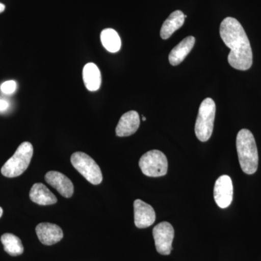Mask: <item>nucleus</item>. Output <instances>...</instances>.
<instances>
[{
    "mask_svg": "<svg viewBox=\"0 0 261 261\" xmlns=\"http://www.w3.org/2000/svg\"><path fill=\"white\" fill-rule=\"evenodd\" d=\"M3 208H2L1 207H0V218L2 217V216H3Z\"/></svg>",
    "mask_w": 261,
    "mask_h": 261,
    "instance_id": "4be33fe9",
    "label": "nucleus"
},
{
    "mask_svg": "<svg viewBox=\"0 0 261 261\" xmlns=\"http://www.w3.org/2000/svg\"><path fill=\"white\" fill-rule=\"evenodd\" d=\"M39 241L45 245H53L59 243L63 238L62 228L58 225L51 223H41L36 227Z\"/></svg>",
    "mask_w": 261,
    "mask_h": 261,
    "instance_id": "9d476101",
    "label": "nucleus"
},
{
    "mask_svg": "<svg viewBox=\"0 0 261 261\" xmlns=\"http://www.w3.org/2000/svg\"><path fill=\"white\" fill-rule=\"evenodd\" d=\"M139 166L145 176L160 177L167 173L168 160L161 151L153 149L141 157Z\"/></svg>",
    "mask_w": 261,
    "mask_h": 261,
    "instance_id": "423d86ee",
    "label": "nucleus"
},
{
    "mask_svg": "<svg viewBox=\"0 0 261 261\" xmlns=\"http://www.w3.org/2000/svg\"><path fill=\"white\" fill-rule=\"evenodd\" d=\"M9 107V103L5 99H0V111H5Z\"/></svg>",
    "mask_w": 261,
    "mask_h": 261,
    "instance_id": "aec40b11",
    "label": "nucleus"
},
{
    "mask_svg": "<svg viewBox=\"0 0 261 261\" xmlns=\"http://www.w3.org/2000/svg\"><path fill=\"white\" fill-rule=\"evenodd\" d=\"M142 120H143V121H146L145 117L142 116Z\"/></svg>",
    "mask_w": 261,
    "mask_h": 261,
    "instance_id": "5701e85b",
    "label": "nucleus"
},
{
    "mask_svg": "<svg viewBox=\"0 0 261 261\" xmlns=\"http://www.w3.org/2000/svg\"><path fill=\"white\" fill-rule=\"evenodd\" d=\"M216 103L211 98H206L201 103L196 121V137L201 142H207L211 138L214 130Z\"/></svg>",
    "mask_w": 261,
    "mask_h": 261,
    "instance_id": "20e7f679",
    "label": "nucleus"
},
{
    "mask_svg": "<svg viewBox=\"0 0 261 261\" xmlns=\"http://www.w3.org/2000/svg\"><path fill=\"white\" fill-rule=\"evenodd\" d=\"M185 15L180 10H176L168 16V18L165 20L161 29V37L163 39H167L176 32V30L181 28L185 23Z\"/></svg>",
    "mask_w": 261,
    "mask_h": 261,
    "instance_id": "dca6fc26",
    "label": "nucleus"
},
{
    "mask_svg": "<svg viewBox=\"0 0 261 261\" xmlns=\"http://www.w3.org/2000/svg\"><path fill=\"white\" fill-rule=\"evenodd\" d=\"M152 234L157 251L161 255H168L172 250L174 229L170 223L163 221L154 226Z\"/></svg>",
    "mask_w": 261,
    "mask_h": 261,
    "instance_id": "0eeeda50",
    "label": "nucleus"
},
{
    "mask_svg": "<svg viewBox=\"0 0 261 261\" xmlns=\"http://www.w3.org/2000/svg\"><path fill=\"white\" fill-rule=\"evenodd\" d=\"M70 162L86 179L94 185L102 181V174L97 163L88 154L82 152H74L70 158Z\"/></svg>",
    "mask_w": 261,
    "mask_h": 261,
    "instance_id": "39448f33",
    "label": "nucleus"
},
{
    "mask_svg": "<svg viewBox=\"0 0 261 261\" xmlns=\"http://www.w3.org/2000/svg\"><path fill=\"white\" fill-rule=\"evenodd\" d=\"M83 80L86 88L90 92H96L100 88L102 76L100 70L94 63H89L84 67Z\"/></svg>",
    "mask_w": 261,
    "mask_h": 261,
    "instance_id": "2eb2a0df",
    "label": "nucleus"
},
{
    "mask_svg": "<svg viewBox=\"0 0 261 261\" xmlns=\"http://www.w3.org/2000/svg\"><path fill=\"white\" fill-rule=\"evenodd\" d=\"M135 224L137 228L149 227L155 221L156 215L153 207L144 201L136 200L134 202Z\"/></svg>",
    "mask_w": 261,
    "mask_h": 261,
    "instance_id": "1a4fd4ad",
    "label": "nucleus"
},
{
    "mask_svg": "<svg viewBox=\"0 0 261 261\" xmlns=\"http://www.w3.org/2000/svg\"><path fill=\"white\" fill-rule=\"evenodd\" d=\"M45 181L66 198H69L73 195L74 187L73 183L63 173L58 171H49L46 173Z\"/></svg>",
    "mask_w": 261,
    "mask_h": 261,
    "instance_id": "9b49d317",
    "label": "nucleus"
},
{
    "mask_svg": "<svg viewBox=\"0 0 261 261\" xmlns=\"http://www.w3.org/2000/svg\"><path fill=\"white\" fill-rule=\"evenodd\" d=\"M103 47L110 53H117L121 49V39L118 32L113 29H104L100 34Z\"/></svg>",
    "mask_w": 261,
    "mask_h": 261,
    "instance_id": "f3484780",
    "label": "nucleus"
},
{
    "mask_svg": "<svg viewBox=\"0 0 261 261\" xmlns=\"http://www.w3.org/2000/svg\"><path fill=\"white\" fill-rule=\"evenodd\" d=\"M214 200L221 208H226L233 200V185L227 175L220 176L214 186Z\"/></svg>",
    "mask_w": 261,
    "mask_h": 261,
    "instance_id": "6e6552de",
    "label": "nucleus"
},
{
    "mask_svg": "<svg viewBox=\"0 0 261 261\" xmlns=\"http://www.w3.org/2000/svg\"><path fill=\"white\" fill-rule=\"evenodd\" d=\"M140 125V115L135 111H128L120 118L116 128L118 137H128L134 135Z\"/></svg>",
    "mask_w": 261,
    "mask_h": 261,
    "instance_id": "f8f14e48",
    "label": "nucleus"
},
{
    "mask_svg": "<svg viewBox=\"0 0 261 261\" xmlns=\"http://www.w3.org/2000/svg\"><path fill=\"white\" fill-rule=\"evenodd\" d=\"M1 242L5 251L10 255L18 256L23 254L24 248L21 240L13 233H6L2 235Z\"/></svg>",
    "mask_w": 261,
    "mask_h": 261,
    "instance_id": "a211bd4d",
    "label": "nucleus"
},
{
    "mask_svg": "<svg viewBox=\"0 0 261 261\" xmlns=\"http://www.w3.org/2000/svg\"><path fill=\"white\" fill-rule=\"evenodd\" d=\"M17 89V83L13 80L7 81L0 87L2 92L5 94L14 93Z\"/></svg>",
    "mask_w": 261,
    "mask_h": 261,
    "instance_id": "6ab92c4d",
    "label": "nucleus"
},
{
    "mask_svg": "<svg viewBox=\"0 0 261 261\" xmlns=\"http://www.w3.org/2000/svg\"><path fill=\"white\" fill-rule=\"evenodd\" d=\"M195 39L194 37L185 38L178 45L173 48L168 56L170 63L172 65H178L184 61V60L191 51L195 45Z\"/></svg>",
    "mask_w": 261,
    "mask_h": 261,
    "instance_id": "4468645a",
    "label": "nucleus"
},
{
    "mask_svg": "<svg viewBox=\"0 0 261 261\" xmlns=\"http://www.w3.org/2000/svg\"><path fill=\"white\" fill-rule=\"evenodd\" d=\"M220 36L230 49L228 62L233 68L247 70L252 65V51L250 41L243 25L237 19L227 17L220 25Z\"/></svg>",
    "mask_w": 261,
    "mask_h": 261,
    "instance_id": "f257e3e1",
    "label": "nucleus"
},
{
    "mask_svg": "<svg viewBox=\"0 0 261 261\" xmlns=\"http://www.w3.org/2000/svg\"><path fill=\"white\" fill-rule=\"evenodd\" d=\"M34 154V148L30 142L20 144L14 154L3 166L1 173L8 178H14L25 172L30 165Z\"/></svg>",
    "mask_w": 261,
    "mask_h": 261,
    "instance_id": "7ed1b4c3",
    "label": "nucleus"
},
{
    "mask_svg": "<svg viewBox=\"0 0 261 261\" xmlns=\"http://www.w3.org/2000/svg\"><path fill=\"white\" fill-rule=\"evenodd\" d=\"M29 197L34 203L49 205L58 202L56 196L42 183L34 184L29 192Z\"/></svg>",
    "mask_w": 261,
    "mask_h": 261,
    "instance_id": "ddd939ff",
    "label": "nucleus"
},
{
    "mask_svg": "<svg viewBox=\"0 0 261 261\" xmlns=\"http://www.w3.org/2000/svg\"><path fill=\"white\" fill-rule=\"evenodd\" d=\"M237 150L243 172L251 175L258 167V152L254 136L250 130H240L237 136Z\"/></svg>",
    "mask_w": 261,
    "mask_h": 261,
    "instance_id": "f03ea898",
    "label": "nucleus"
},
{
    "mask_svg": "<svg viewBox=\"0 0 261 261\" xmlns=\"http://www.w3.org/2000/svg\"><path fill=\"white\" fill-rule=\"evenodd\" d=\"M5 10V5L3 4V3H0V13L4 12Z\"/></svg>",
    "mask_w": 261,
    "mask_h": 261,
    "instance_id": "412c9836",
    "label": "nucleus"
}]
</instances>
